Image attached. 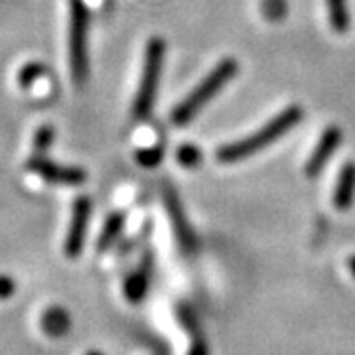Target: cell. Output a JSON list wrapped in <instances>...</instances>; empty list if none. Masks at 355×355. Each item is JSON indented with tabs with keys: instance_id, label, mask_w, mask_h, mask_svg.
Here are the masks:
<instances>
[{
	"instance_id": "1",
	"label": "cell",
	"mask_w": 355,
	"mask_h": 355,
	"mask_svg": "<svg viewBox=\"0 0 355 355\" xmlns=\"http://www.w3.org/2000/svg\"><path fill=\"white\" fill-rule=\"evenodd\" d=\"M302 114L304 111L298 107V105H292L288 109L280 111L275 119H270L265 127H261L259 130H254L253 135L245 137L241 140H235V142H229L225 146H221L217 150V160L223 162V164H233V162H239L245 160L253 154L261 153L263 148L275 144L277 140L282 139L291 128H294L300 121H302Z\"/></svg>"
},
{
	"instance_id": "2",
	"label": "cell",
	"mask_w": 355,
	"mask_h": 355,
	"mask_svg": "<svg viewBox=\"0 0 355 355\" xmlns=\"http://www.w3.org/2000/svg\"><path fill=\"white\" fill-rule=\"evenodd\" d=\"M237 71H239V64H237L233 58L221 60V62L207 73V77L198 83V87L193 89L188 97H184V101L180 103L176 109L172 111V123H174L176 127H186V125H190L191 121L196 119V114L200 113L203 107L211 101L233 77L237 76Z\"/></svg>"
},
{
	"instance_id": "3",
	"label": "cell",
	"mask_w": 355,
	"mask_h": 355,
	"mask_svg": "<svg viewBox=\"0 0 355 355\" xmlns=\"http://www.w3.org/2000/svg\"><path fill=\"white\" fill-rule=\"evenodd\" d=\"M166 44L162 38H150L144 51V65H142V76H140L139 89L132 101V116L137 121L146 119L153 111L158 83L162 76V65H164Z\"/></svg>"
},
{
	"instance_id": "4",
	"label": "cell",
	"mask_w": 355,
	"mask_h": 355,
	"mask_svg": "<svg viewBox=\"0 0 355 355\" xmlns=\"http://www.w3.org/2000/svg\"><path fill=\"white\" fill-rule=\"evenodd\" d=\"M89 10L83 0H69V67L76 85H83L89 76L87 58Z\"/></svg>"
},
{
	"instance_id": "5",
	"label": "cell",
	"mask_w": 355,
	"mask_h": 355,
	"mask_svg": "<svg viewBox=\"0 0 355 355\" xmlns=\"http://www.w3.org/2000/svg\"><path fill=\"white\" fill-rule=\"evenodd\" d=\"M162 198H164L166 214H168V219L172 223V231H174L178 245L182 247V251L193 253L198 249V239H196V233H193L190 221L186 217L184 205L178 198V191L170 184H164L162 186Z\"/></svg>"
},
{
	"instance_id": "6",
	"label": "cell",
	"mask_w": 355,
	"mask_h": 355,
	"mask_svg": "<svg viewBox=\"0 0 355 355\" xmlns=\"http://www.w3.org/2000/svg\"><path fill=\"white\" fill-rule=\"evenodd\" d=\"M28 170L44 178L48 184L58 186H81L85 184L87 174L77 166H60L46 158V154H36L28 160Z\"/></svg>"
},
{
	"instance_id": "7",
	"label": "cell",
	"mask_w": 355,
	"mask_h": 355,
	"mask_svg": "<svg viewBox=\"0 0 355 355\" xmlns=\"http://www.w3.org/2000/svg\"><path fill=\"white\" fill-rule=\"evenodd\" d=\"M89 217H91V200L87 196H81L73 203L71 221H69V229H67V235H65L64 251L69 259H76L83 251L85 237H87Z\"/></svg>"
},
{
	"instance_id": "8",
	"label": "cell",
	"mask_w": 355,
	"mask_h": 355,
	"mask_svg": "<svg viewBox=\"0 0 355 355\" xmlns=\"http://www.w3.org/2000/svg\"><path fill=\"white\" fill-rule=\"evenodd\" d=\"M340 142H342V130L338 127H328L324 130V135L320 137L318 140L316 148L312 150L310 154V158H308V162H306V176L308 178H316L326 164L330 162V158L336 154L338 150V146H340Z\"/></svg>"
},
{
	"instance_id": "9",
	"label": "cell",
	"mask_w": 355,
	"mask_h": 355,
	"mask_svg": "<svg viewBox=\"0 0 355 355\" xmlns=\"http://www.w3.org/2000/svg\"><path fill=\"white\" fill-rule=\"evenodd\" d=\"M154 257L150 251H146L142 257V263L137 270H132L130 275H127L125 284H123V292L130 304H139L146 298L148 292V284H150V275H153Z\"/></svg>"
},
{
	"instance_id": "10",
	"label": "cell",
	"mask_w": 355,
	"mask_h": 355,
	"mask_svg": "<svg viewBox=\"0 0 355 355\" xmlns=\"http://www.w3.org/2000/svg\"><path fill=\"white\" fill-rule=\"evenodd\" d=\"M355 198V162L343 164L334 190V205L338 209H349Z\"/></svg>"
},
{
	"instance_id": "11",
	"label": "cell",
	"mask_w": 355,
	"mask_h": 355,
	"mask_svg": "<svg viewBox=\"0 0 355 355\" xmlns=\"http://www.w3.org/2000/svg\"><path fill=\"white\" fill-rule=\"evenodd\" d=\"M40 326H42V331L48 334L50 338H62L71 328V318H69V312L62 306H50L44 310V314L40 318Z\"/></svg>"
},
{
	"instance_id": "12",
	"label": "cell",
	"mask_w": 355,
	"mask_h": 355,
	"mask_svg": "<svg viewBox=\"0 0 355 355\" xmlns=\"http://www.w3.org/2000/svg\"><path fill=\"white\" fill-rule=\"evenodd\" d=\"M125 221H127V217H125L123 211H113L111 216L107 217L101 233H99V239H97V253H105V251H109L113 247L114 241L119 239V235L125 229Z\"/></svg>"
},
{
	"instance_id": "13",
	"label": "cell",
	"mask_w": 355,
	"mask_h": 355,
	"mask_svg": "<svg viewBox=\"0 0 355 355\" xmlns=\"http://www.w3.org/2000/svg\"><path fill=\"white\" fill-rule=\"evenodd\" d=\"M326 6H328L331 30L338 34H345L352 26V14H349L347 0H326Z\"/></svg>"
},
{
	"instance_id": "14",
	"label": "cell",
	"mask_w": 355,
	"mask_h": 355,
	"mask_svg": "<svg viewBox=\"0 0 355 355\" xmlns=\"http://www.w3.org/2000/svg\"><path fill=\"white\" fill-rule=\"evenodd\" d=\"M135 158L142 168H156L164 160V148L160 144H154V146H148V148H139L135 153Z\"/></svg>"
},
{
	"instance_id": "15",
	"label": "cell",
	"mask_w": 355,
	"mask_h": 355,
	"mask_svg": "<svg viewBox=\"0 0 355 355\" xmlns=\"http://www.w3.org/2000/svg\"><path fill=\"white\" fill-rule=\"evenodd\" d=\"M176 158H178V162L184 166V168L193 170V168H198V166L202 164L203 154L196 144H182V146L178 148Z\"/></svg>"
},
{
	"instance_id": "16",
	"label": "cell",
	"mask_w": 355,
	"mask_h": 355,
	"mask_svg": "<svg viewBox=\"0 0 355 355\" xmlns=\"http://www.w3.org/2000/svg\"><path fill=\"white\" fill-rule=\"evenodd\" d=\"M46 73V65L40 64V62H30L26 64L20 71H18V83L24 89L32 87V83L40 79V77Z\"/></svg>"
},
{
	"instance_id": "17",
	"label": "cell",
	"mask_w": 355,
	"mask_h": 355,
	"mask_svg": "<svg viewBox=\"0 0 355 355\" xmlns=\"http://www.w3.org/2000/svg\"><path fill=\"white\" fill-rule=\"evenodd\" d=\"M53 137H55V130L50 125H44L36 130L34 135V150L36 154H46L50 150V146L53 144Z\"/></svg>"
},
{
	"instance_id": "18",
	"label": "cell",
	"mask_w": 355,
	"mask_h": 355,
	"mask_svg": "<svg viewBox=\"0 0 355 355\" xmlns=\"http://www.w3.org/2000/svg\"><path fill=\"white\" fill-rule=\"evenodd\" d=\"M261 10L265 14V18L272 20V22H279L286 16V0H263Z\"/></svg>"
},
{
	"instance_id": "19",
	"label": "cell",
	"mask_w": 355,
	"mask_h": 355,
	"mask_svg": "<svg viewBox=\"0 0 355 355\" xmlns=\"http://www.w3.org/2000/svg\"><path fill=\"white\" fill-rule=\"evenodd\" d=\"M16 292V282L8 275H0V300H8Z\"/></svg>"
},
{
	"instance_id": "20",
	"label": "cell",
	"mask_w": 355,
	"mask_h": 355,
	"mask_svg": "<svg viewBox=\"0 0 355 355\" xmlns=\"http://www.w3.org/2000/svg\"><path fill=\"white\" fill-rule=\"evenodd\" d=\"M188 355H209V352H207V343H205V340H203L200 334L193 336V342H191V347L190 352H188Z\"/></svg>"
},
{
	"instance_id": "21",
	"label": "cell",
	"mask_w": 355,
	"mask_h": 355,
	"mask_svg": "<svg viewBox=\"0 0 355 355\" xmlns=\"http://www.w3.org/2000/svg\"><path fill=\"white\" fill-rule=\"evenodd\" d=\"M349 270L354 272V277H355V254L349 259Z\"/></svg>"
},
{
	"instance_id": "22",
	"label": "cell",
	"mask_w": 355,
	"mask_h": 355,
	"mask_svg": "<svg viewBox=\"0 0 355 355\" xmlns=\"http://www.w3.org/2000/svg\"><path fill=\"white\" fill-rule=\"evenodd\" d=\"M87 355H103V354H101V352H89Z\"/></svg>"
}]
</instances>
